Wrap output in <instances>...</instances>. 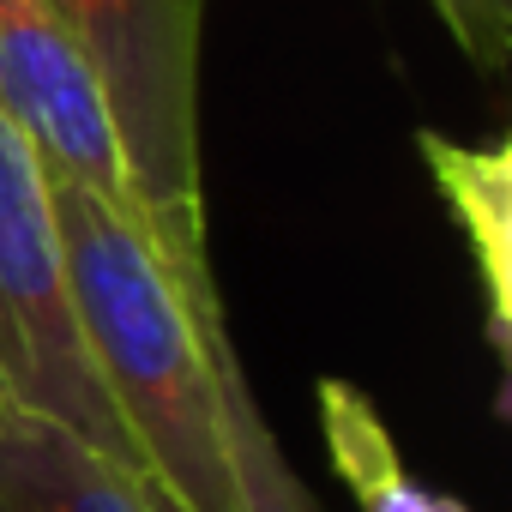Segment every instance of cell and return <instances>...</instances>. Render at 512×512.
<instances>
[{
    "instance_id": "cell-1",
    "label": "cell",
    "mask_w": 512,
    "mask_h": 512,
    "mask_svg": "<svg viewBox=\"0 0 512 512\" xmlns=\"http://www.w3.org/2000/svg\"><path fill=\"white\" fill-rule=\"evenodd\" d=\"M49 193L91 368L121 410L145 476L181 512H229L235 494L211 368V314L223 308V290H187L133 205L61 175H49Z\"/></svg>"
},
{
    "instance_id": "cell-2",
    "label": "cell",
    "mask_w": 512,
    "mask_h": 512,
    "mask_svg": "<svg viewBox=\"0 0 512 512\" xmlns=\"http://www.w3.org/2000/svg\"><path fill=\"white\" fill-rule=\"evenodd\" d=\"M79 37L139 211L187 290H211L199 175V19L205 0H49Z\"/></svg>"
},
{
    "instance_id": "cell-3",
    "label": "cell",
    "mask_w": 512,
    "mask_h": 512,
    "mask_svg": "<svg viewBox=\"0 0 512 512\" xmlns=\"http://www.w3.org/2000/svg\"><path fill=\"white\" fill-rule=\"evenodd\" d=\"M0 392L55 416L61 428L145 476V458L121 410L109 404L73 314L49 169L7 127V115H0Z\"/></svg>"
},
{
    "instance_id": "cell-4",
    "label": "cell",
    "mask_w": 512,
    "mask_h": 512,
    "mask_svg": "<svg viewBox=\"0 0 512 512\" xmlns=\"http://www.w3.org/2000/svg\"><path fill=\"white\" fill-rule=\"evenodd\" d=\"M0 115L49 175L85 181L103 199L139 211L103 85L49 0H0Z\"/></svg>"
},
{
    "instance_id": "cell-5",
    "label": "cell",
    "mask_w": 512,
    "mask_h": 512,
    "mask_svg": "<svg viewBox=\"0 0 512 512\" xmlns=\"http://www.w3.org/2000/svg\"><path fill=\"white\" fill-rule=\"evenodd\" d=\"M0 512H157L151 476L0 392Z\"/></svg>"
},
{
    "instance_id": "cell-6",
    "label": "cell",
    "mask_w": 512,
    "mask_h": 512,
    "mask_svg": "<svg viewBox=\"0 0 512 512\" xmlns=\"http://www.w3.org/2000/svg\"><path fill=\"white\" fill-rule=\"evenodd\" d=\"M422 163L434 175L440 205L452 211L470 272L482 290V326H488V350L506 368L512 362V145L506 139H482L464 145L440 127L416 133Z\"/></svg>"
},
{
    "instance_id": "cell-7",
    "label": "cell",
    "mask_w": 512,
    "mask_h": 512,
    "mask_svg": "<svg viewBox=\"0 0 512 512\" xmlns=\"http://www.w3.org/2000/svg\"><path fill=\"white\" fill-rule=\"evenodd\" d=\"M314 404H320V428H326L332 464H338V476H344V488L356 494L362 512H470L464 500L434 494V488H422V482L404 470L398 440H392L380 404H374L362 386L326 374V380L314 386Z\"/></svg>"
},
{
    "instance_id": "cell-8",
    "label": "cell",
    "mask_w": 512,
    "mask_h": 512,
    "mask_svg": "<svg viewBox=\"0 0 512 512\" xmlns=\"http://www.w3.org/2000/svg\"><path fill=\"white\" fill-rule=\"evenodd\" d=\"M211 368H217V422H223V458H229V512H320L296 464L284 458L272 422L253 404L247 368L229 338V314H211Z\"/></svg>"
},
{
    "instance_id": "cell-9",
    "label": "cell",
    "mask_w": 512,
    "mask_h": 512,
    "mask_svg": "<svg viewBox=\"0 0 512 512\" xmlns=\"http://www.w3.org/2000/svg\"><path fill=\"white\" fill-rule=\"evenodd\" d=\"M434 19L446 25V37L464 49V61H476L482 73H500L512 55V0H428Z\"/></svg>"
},
{
    "instance_id": "cell-10",
    "label": "cell",
    "mask_w": 512,
    "mask_h": 512,
    "mask_svg": "<svg viewBox=\"0 0 512 512\" xmlns=\"http://www.w3.org/2000/svg\"><path fill=\"white\" fill-rule=\"evenodd\" d=\"M151 506H157V512H181V506H175V500H169V494H163L157 482H151Z\"/></svg>"
}]
</instances>
